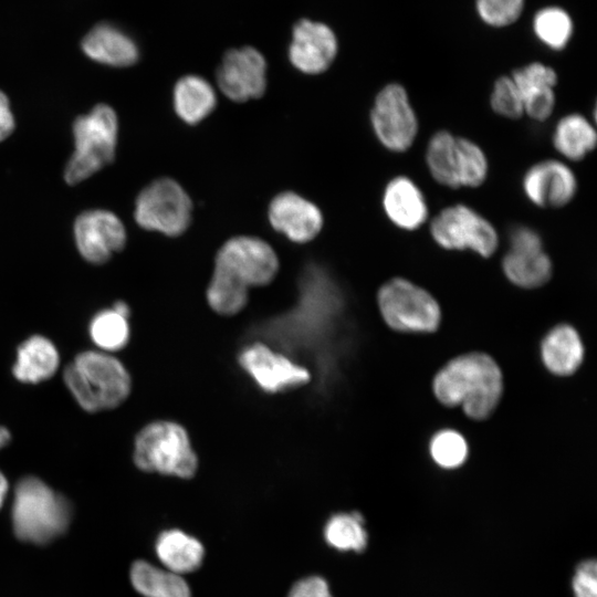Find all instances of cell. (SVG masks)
<instances>
[{"label": "cell", "instance_id": "6da1fadb", "mask_svg": "<svg viewBox=\"0 0 597 597\" xmlns=\"http://www.w3.org/2000/svg\"><path fill=\"white\" fill-rule=\"evenodd\" d=\"M432 389L443 405L461 406L468 417L482 420L500 401L502 374L489 355L469 353L444 365L434 376Z\"/></svg>", "mask_w": 597, "mask_h": 597}, {"label": "cell", "instance_id": "7a4b0ae2", "mask_svg": "<svg viewBox=\"0 0 597 597\" xmlns=\"http://www.w3.org/2000/svg\"><path fill=\"white\" fill-rule=\"evenodd\" d=\"M63 379L78 406L92 413L118 407L132 388L125 366L102 350L77 354L65 367Z\"/></svg>", "mask_w": 597, "mask_h": 597}, {"label": "cell", "instance_id": "3957f363", "mask_svg": "<svg viewBox=\"0 0 597 597\" xmlns=\"http://www.w3.org/2000/svg\"><path fill=\"white\" fill-rule=\"evenodd\" d=\"M71 517L67 499L39 478L24 476L17 483L12 523L21 541L46 544L66 531Z\"/></svg>", "mask_w": 597, "mask_h": 597}, {"label": "cell", "instance_id": "277c9868", "mask_svg": "<svg viewBox=\"0 0 597 597\" xmlns=\"http://www.w3.org/2000/svg\"><path fill=\"white\" fill-rule=\"evenodd\" d=\"M425 159L432 179L451 189L480 187L489 175L484 150L475 142L448 130L430 137Z\"/></svg>", "mask_w": 597, "mask_h": 597}, {"label": "cell", "instance_id": "5b68a950", "mask_svg": "<svg viewBox=\"0 0 597 597\" xmlns=\"http://www.w3.org/2000/svg\"><path fill=\"white\" fill-rule=\"evenodd\" d=\"M134 463L145 472L189 479L195 475L198 459L187 431L172 421H155L136 436Z\"/></svg>", "mask_w": 597, "mask_h": 597}, {"label": "cell", "instance_id": "8992f818", "mask_svg": "<svg viewBox=\"0 0 597 597\" xmlns=\"http://www.w3.org/2000/svg\"><path fill=\"white\" fill-rule=\"evenodd\" d=\"M118 123L112 107L96 105L87 115L73 124L75 151L65 171V181L76 185L113 161L117 142Z\"/></svg>", "mask_w": 597, "mask_h": 597}, {"label": "cell", "instance_id": "52a82bcc", "mask_svg": "<svg viewBox=\"0 0 597 597\" xmlns=\"http://www.w3.org/2000/svg\"><path fill=\"white\" fill-rule=\"evenodd\" d=\"M377 302L385 323L395 331L429 333L439 326L438 302L427 290L407 279L394 277L384 283Z\"/></svg>", "mask_w": 597, "mask_h": 597}, {"label": "cell", "instance_id": "ba28073f", "mask_svg": "<svg viewBox=\"0 0 597 597\" xmlns=\"http://www.w3.org/2000/svg\"><path fill=\"white\" fill-rule=\"evenodd\" d=\"M429 230L434 243L449 251L469 250L482 258H490L499 247L495 227L464 203L440 210L430 220Z\"/></svg>", "mask_w": 597, "mask_h": 597}, {"label": "cell", "instance_id": "9c48e42d", "mask_svg": "<svg viewBox=\"0 0 597 597\" xmlns=\"http://www.w3.org/2000/svg\"><path fill=\"white\" fill-rule=\"evenodd\" d=\"M192 203L184 188L170 178L148 185L136 199L135 220L146 230L180 235L191 221Z\"/></svg>", "mask_w": 597, "mask_h": 597}, {"label": "cell", "instance_id": "30bf717a", "mask_svg": "<svg viewBox=\"0 0 597 597\" xmlns=\"http://www.w3.org/2000/svg\"><path fill=\"white\" fill-rule=\"evenodd\" d=\"M214 272L249 290L269 284L279 271V259L265 241L249 235L234 237L219 249Z\"/></svg>", "mask_w": 597, "mask_h": 597}, {"label": "cell", "instance_id": "8fae6325", "mask_svg": "<svg viewBox=\"0 0 597 597\" xmlns=\"http://www.w3.org/2000/svg\"><path fill=\"white\" fill-rule=\"evenodd\" d=\"M370 124L378 142L389 151L404 153L412 147L419 122L404 85L389 83L377 93Z\"/></svg>", "mask_w": 597, "mask_h": 597}, {"label": "cell", "instance_id": "7c38bea8", "mask_svg": "<svg viewBox=\"0 0 597 597\" xmlns=\"http://www.w3.org/2000/svg\"><path fill=\"white\" fill-rule=\"evenodd\" d=\"M509 243L502 259L506 279L523 289L544 285L552 276L553 263L540 233L531 227L516 226L510 232Z\"/></svg>", "mask_w": 597, "mask_h": 597}, {"label": "cell", "instance_id": "4fadbf2b", "mask_svg": "<svg viewBox=\"0 0 597 597\" xmlns=\"http://www.w3.org/2000/svg\"><path fill=\"white\" fill-rule=\"evenodd\" d=\"M217 82L234 102L258 98L266 87V62L254 48L229 50L217 70Z\"/></svg>", "mask_w": 597, "mask_h": 597}, {"label": "cell", "instance_id": "5bb4252c", "mask_svg": "<svg viewBox=\"0 0 597 597\" xmlns=\"http://www.w3.org/2000/svg\"><path fill=\"white\" fill-rule=\"evenodd\" d=\"M577 189L578 181L574 170L559 159L535 163L522 178L525 197L540 208H562L574 199Z\"/></svg>", "mask_w": 597, "mask_h": 597}, {"label": "cell", "instance_id": "9a60e30c", "mask_svg": "<svg viewBox=\"0 0 597 597\" xmlns=\"http://www.w3.org/2000/svg\"><path fill=\"white\" fill-rule=\"evenodd\" d=\"M74 237L81 255L93 264L105 263L126 243L122 221L113 212L102 209L80 214L74 223Z\"/></svg>", "mask_w": 597, "mask_h": 597}, {"label": "cell", "instance_id": "2e32d148", "mask_svg": "<svg viewBox=\"0 0 597 597\" xmlns=\"http://www.w3.org/2000/svg\"><path fill=\"white\" fill-rule=\"evenodd\" d=\"M239 362L255 383L266 392H277L306 384L311 375L302 366L268 346L255 343L241 353Z\"/></svg>", "mask_w": 597, "mask_h": 597}, {"label": "cell", "instance_id": "e0dca14e", "mask_svg": "<svg viewBox=\"0 0 597 597\" xmlns=\"http://www.w3.org/2000/svg\"><path fill=\"white\" fill-rule=\"evenodd\" d=\"M269 220L277 232L296 243L313 240L323 227L320 209L292 191L281 192L272 199Z\"/></svg>", "mask_w": 597, "mask_h": 597}, {"label": "cell", "instance_id": "ac0fdd59", "mask_svg": "<svg viewBox=\"0 0 597 597\" xmlns=\"http://www.w3.org/2000/svg\"><path fill=\"white\" fill-rule=\"evenodd\" d=\"M337 53V40L325 24L301 20L293 30L289 56L303 73L318 74L329 67Z\"/></svg>", "mask_w": 597, "mask_h": 597}, {"label": "cell", "instance_id": "d6986e66", "mask_svg": "<svg viewBox=\"0 0 597 597\" xmlns=\"http://www.w3.org/2000/svg\"><path fill=\"white\" fill-rule=\"evenodd\" d=\"M523 101L524 115L544 122L551 117L555 104L556 71L544 63L532 62L510 75Z\"/></svg>", "mask_w": 597, "mask_h": 597}, {"label": "cell", "instance_id": "ffe728a7", "mask_svg": "<svg viewBox=\"0 0 597 597\" xmlns=\"http://www.w3.org/2000/svg\"><path fill=\"white\" fill-rule=\"evenodd\" d=\"M381 205L388 220L405 231L421 228L429 218L428 203L422 190L405 175L396 176L387 182Z\"/></svg>", "mask_w": 597, "mask_h": 597}, {"label": "cell", "instance_id": "44dd1931", "mask_svg": "<svg viewBox=\"0 0 597 597\" xmlns=\"http://www.w3.org/2000/svg\"><path fill=\"white\" fill-rule=\"evenodd\" d=\"M59 365L55 345L42 335H32L19 345L12 373L21 383L39 384L51 378Z\"/></svg>", "mask_w": 597, "mask_h": 597}, {"label": "cell", "instance_id": "7402d4cb", "mask_svg": "<svg viewBox=\"0 0 597 597\" xmlns=\"http://www.w3.org/2000/svg\"><path fill=\"white\" fill-rule=\"evenodd\" d=\"M84 53L94 61L112 66H128L138 59L130 38L109 24H98L83 39Z\"/></svg>", "mask_w": 597, "mask_h": 597}, {"label": "cell", "instance_id": "603a6c76", "mask_svg": "<svg viewBox=\"0 0 597 597\" xmlns=\"http://www.w3.org/2000/svg\"><path fill=\"white\" fill-rule=\"evenodd\" d=\"M545 367L558 376L575 373L584 358V346L574 327L561 324L552 328L541 344Z\"/></svg>", "mask_w": 597, "mask_h": 597}, {"label": "cell", "instance_id": "cb8c5ba5", "mask_svg": "<svg viewBox=\"0 0 597 597\" xmlns=\"http://www.w3.org/2000/svg\"><path fill=\"white\" fill-rule=\"evenodd\" d=\"M155 548L166 569L178 575L198 569L205 556L201 542L177 528L160 533Z\"/></svg>", "mask_w": 597, "mask_h": 597}, {"label": "cell", "instance_id": "d4e9b609", "mask_svg": "<svg viewBox=\"0 0 597 597\" xmlns=\"http://www.w3.org/2000/svg\"><path fill=\"white\" fill-rule=\"evenodd\" d=\"M552 142L562 157L569 161H578L595 149L597 133L586 116L570 113L561 117L556 123Z\"/></svg>", "mask_w": 597, "mask_h": 597}, {"label": "cell", "instance_id": "484cf974", "mask_svg": "<svg viewBox=\"0 0 597 597\" xmlns=\"http://www.w3.org/2000/svg\"><path fill=\"white\" fill-rule=\"evenodd\" d=\"M213 87L202 77L186 75L174 88V108L185 123L195 125L205 119L216 107Z\"/></svg>", "mask_w": 597, "mask_h": 597}, {"label": "cell", "instance_id": "4316f807", "mask_svg": "<svg viewBox=\"0 0 597 597\" xmlns=\"http://www.w3.org/2000/svg\"><path fill=\"white\" fill-rule=\"evenodd\" d=\"M130 582L135 590L145 597H191L190 588L181 575L145 561H136L132 565Z\"/></svg>", "mask_w": 597, "mask_h": 597}, {"label": "cell", "instance_id": "83f0119b", "mask_svg": "<svg viewBox=\"0 0 597 597\" xmlns=\"http://www.w3.org/2000/svg\"><path fill=\"white\" fill-rule=\"evenodd\" d=\"M324 537L338 551L364 552L368 545L364 516L357 511L332 515L325 524Z\"/></svg>", "mask_w": 597, "mask_h": 597}, {"label": "cell", "instance_id": "f1b7e54d", "mask_svg": "<svg viewBox=\"0 0 597 597\" xmlns=\"http://www.w3.org/2000/svg\"><path fill=\"white\" fill-rule=\"evenodd\" d=\"M536 39L546 48L563 50L569 43L574 23L569 13L561 7L548 6L538 10L532 21Z\"/></svg>", "mask_w": 597, "mask_h": 597}, {"label": "cell", "instance_id": "f546056e", "mask_svg": "<svg viewBox=\"0 0 597 597\" xmlns=\"http://www.w3.org/2000/svg\"><path fill=\"white\" fill-rule=\"evenodd\" d=\"M88 333L102 352L111 353L124 348L129 341L128 317L113 307L97 312L91 320Z\"/></svg>", "mask_w": 597, "mask_h": 597}, {"label": "cell", "instance_id": "4dcf8cb0", "mask_svg": "<svg viewBox=\"0 0 597 597\" xmlns=\"http://www.w3.org/2000/svg\"><path fill=\"white\" fill-rule=\"evenodd\" d=\"M207 300L216 313L234 315L245 306L248 289L213 271L207 290Z\"/></svg>", "mask_w": 597, "mask_h": 597}, {"label": "cell", "instance_id": "1f68e13d", "mask_svg": "<svg viewBox=\"0 0 597 597\" xmlns=\"http://www.w3.org/2000/svg\"><path fill=\"white\" fill-rule=\"evenodd\" d=\"M432 460L442 469L451 470L461 467L468 457V444L461 433L444 429L437 432L430 441Z\"/></svg>", "mask_w": 597, "mask_h": 597}, {"label": "cell", "instance_id": "d6a6232c", "mask_svg": "<svg viewBox=\"0 0 597 597\" xmlns=\"http://www.w3.org/2000/svg\"><path fill=\"white\" fill-rule=\"evenodd\" d=\"M490 105L500 116L519 119L524 115L523 101L510 75L500 76L493 84Z\"/></svg>", "mask_w": 597, "mask_h": 597}, {"label": "cell", "instance_id": "836d02e7", "mask_svg": "<svg viewBox=\"0 0 597 597\" xmlns=\"http://www.w3.org/2000/svg\"><path fill=\"white\" fill-rule=\"evenodd\" d=\"M524 4L525 0H475V11L485 24L504 28L521 17Z\"/></svg>", "mask_w": 597, "mask_h": 597}, {"label": "cell", "instance_id": "e575fe53", "mask_svg": "<svg viewBox=\"0 0 597 597\" xmlns=\"http://www.w3.org/2000/svg\"><path fill=\"white\" fill-rule=\"evenodd\" d=\"M573 597H597V562L589 557L582 559L570 577Z\"/></svg>", "mask_w": 597, "mask_h": 597}, {"label": "cell", "instance_id": "d590c367", "mask_svg": "<svg viewBox=\"0 0 597 597\" xmlns=\"http://www.w3.org/2000/svg\"><path fill=\"white\" fill-rule=\"evenodd\" d=\"M287 597H333L327 582L320 576H308L296 582Z\"/></svg>", "mask_w": 597, "mask_h": 597}, {"label": "cell", "instance_id": "8d00e7d4", "mask_svg": "<svg viewBox=\"0 0 597 597\" xmlns=\"http://www.w3.org/2000/svg\"><path fill=\"white\" fill-rule=\"evenodd\" d=\"M14 129V118L10 111L9 100L0 91V142L6 139Z\"/></svg>", "mask_w": 597, "mask_h": 597}, {"label": "cell", "instance_id": "74e56055", "mask_svg": "<svg viewBox=\"0 0 597 597\" xmlns=\"http://www.w3.org/2000/svg\"><path fill=\"white\" fill-rule=\"evenodd\" d=\"M8 489H9L8 480L6 479L4 474L0 471V507L2 506V503L6 499Z\"/></svg>", "mask_w": 597, "mask_h": 597}, {"label": "cell", "instance_id": "f35d334b", "mask_svg": "<svg viewBox=\"0 0 597 597\" xmlns=\"http://www.w3.org/2000/svg\"><path fill=\"white\" fill-rule=\"evenodd\" d=\"M113 308L118 312L119 314L126 316V317H129V314H130V310H129V306L125 303V302H122V301H117L114 305H113Z\"/></svg>", "mask_w": 597, "mask_h": 597}, {"label": "cell", "instance_id": "ab89813d", "mask_svg": "<svg viewBox=\"0 0 597 597\" xmlns=\"http://www.w3.org/2000/svg\"><path fill=\"white\" fill-rule=\"evenodd\" d=\"M11 441V433L4 427H0V450Z\"/></svg>", "mask_w": 597, "mask_h": 597}]
</instances>
